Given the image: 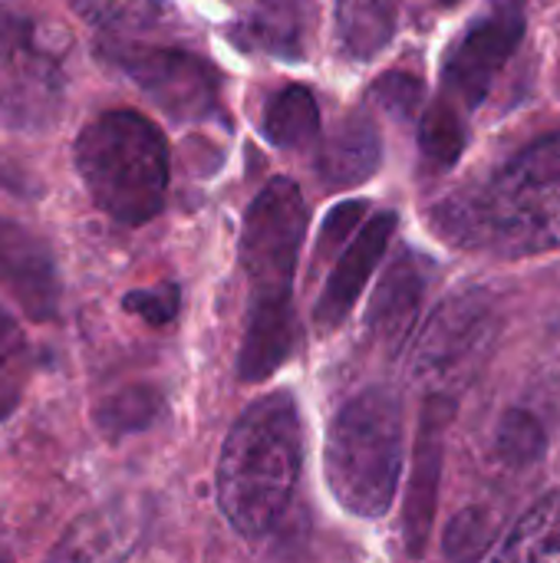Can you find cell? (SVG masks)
Here are the masks:
<instances>
[{"instance_id": "obj_1", "label": "cell", "mask_w": 560, "mask_h": 563, "mask_svg": "<svg viewBox=\"0 0 560 563\" xmlns=\"http://www.w3.org/2000/svg\"><path fill=\"white\" fill-rule=\"evenodd\" d=\"M307 221V198L287 175L271 178L244 214L241 267L248 274V313L238 350L241 383L271 379L300 346L294 274Z\"/></svg>"}, {"instance_id": "obj_2", "label": "cell", "mask_w": 560, "mask_h": 563, "mask_svg": "<svg viewBox=\"0 0 560 563\" xmlns=\"http://www.w3.org/2000/svg\"><path fill=\"white\" fill-rule=\"evenodd\" d=\"M432 228L455 247L531 257L560 247V132L535 142L488 181L432 208Z\"/></svg>"}, {"instance_id": "obj_3", "label": "cell", "mask_w": 560, "mask_h": 563, "mask_svg": "<svg viewBox=\"0 0 560 563\" xmlns=\"http://www.w3.org/2000/svg\"><path fill=\"white\" fill-rule=\"evenodd\" d=\"M304 472V422L290 393H267L254 399L231 426L218 472V505L228 525L248 538H267L297 492Z\"/></svg>"}, {"instance_id": "obj_4", "label": "cell", "mask_w": 560, "mask_h": 563, "mask_svg": "<svg viewBox=\"0 0 560 563\" xmlns=\"http://www.w3.org/2000/svg\"><path fill=\"white\" fill-rule=\"evenodd\" d=\"M76 172L102 214L142 228L162 214L168 195V142L139 112L112 109L96 115L73 145Z\"/></svg>"}, {"instance_id": "obj_5", "label": "cell", "mask_w": 560, "mask_h": 563, "mask_svg": "<svg viewBox=\"0 0 560 563\" xmlns=\"http://www.w3.org/2000/svg\"><path fill=\"white\" fill-rule=\"evenodd\" d=\"M330 495L356 518H383L396 498L403 472V402L386 386H370L347 399L323 445Z\"/></svg>"}, {"instance_id": "obj_6", "label": "cell", "mask_w": 560, "mask_h": 563, "mask_svg": "<svg viewBox=\"0 0 560 563\" xmlns=\"http://www.w3.org/2000/svg\"><path fill=\"white\" fill-rule=\"evenodd\" d=\"M498 336V313L492 300L479 290L449 297L426 323L413 350L416 379L429 383L436 393L469 386L488 363Z\"/></svg>"}, {"instance_id": "obj_7", "label": "cell", "mask_w": 560, "mask_h": 563, "mask_svg": "<svg viewBox=\"0 0 560 563\" xmlns=\"http://www.w3.org/2000/svg\"><path fill=\"white\" fill-rule=\"evenodd\" d=\"M96 56L122 73L145 99H152L175 122H198L215 115L218 73L195 53L145 46L122 36L96 43Z\"/></svg>"}, {"instance_id": "obj_8", "label": "cell", "mask_w": 560, "mask_h": 563, "mask_svg": "<svg viewBox=\"0 0 560 563\" xmlns=\"http://www.w3.org/2000/svg\"><path fill=\"white\" fill-rule=\"evenodd\" d=\"M525 36L521 0H495V10L479 20L446 59V99L459 109H475L488 96L495 76L505 69Z\"/></svg>"}, {"instance_id": "obj_9", "label": "cell", "mask_w": 560, "mask_h": 563, "mask_svg": "<svg viewBox=\"0 0 560 563\" xmlns=\"http://www.w3.org/2000/svg\"><path fill=\"white\" fill-rule=\"evenodd\" d=\"M0 63H3V89L0 109L13 122H36V109H46L56 96V59L36 43V30L30 20L0 10Z\"/></svg>"}, {"instance_id": "obj_10", "label": "cell", "mask_w": 560, "mask_h": 563, "mask_svg": "<svg viewBox=\"0 0 560 563\" xmlns=\"http://www.w3.org/2000/svg\"><path fill=\"white\" fill-rule=\"evenodd\" d=\"M0 290L33 323H50L59 313L63 290L53 251L10 218H0Z\"/></svg>"}, {"instance_id": "obj_11", "label": "cell", "mask_w": 560, "mask_h": 563, "mask_svg": "<svg viewBox=\"0 0 560 563\" xmlns=\"http://www.w3.org/2000/svg\"><path fill=\"white\" fill-rule=\"evenodd\" d=\"M455 416L452 396L432 393L419 435H416V452H413V478H409V495H406V511H403V534L406 548L413 558H422L429 538H432V521H436V505H439V478H442V452H446V429Z\"/></svg>"}, {"instance_id": "obj_12", "label": "cell", "mask_w": 560, "mask_h": 563, "mask_svg": "<svg viewBox=\"0 0 560 563\" xmlns=\"http://www.w3.org/2000/svg\"><path fill=\"white\" fill-rule=\"evenodd\" d=\"M145 511L135 498H112L83 511L53 544L43 563H122L139 544Z\"/></svg>"}, {"instance_id": "obj_13", "label": "cell", "mask_w": 560, "mask_h": 563, "mask_svg": "<svg viewBox=\"0 0 560 563\" xmlns=\"http://www.w3.org/2000/svg\"><path fill=\"white\" fill-rule=\"evenodd\" d=\"M393 231H396V214L383 211V214L370 218L360 234H353V241L337 257V264H333V271L327 277V287L320 290V300L314 307V323L317 327L337 330L350 317V310L356 307L363 287L370 284L373 271L380 267Z\"/></svg>"}, {"instance_id": "obj_14", "label": "cell", "mask_w": 560, "mask_h": 563, "mask_svg": "<svg viewBox=\"0 0 560 563\" xmlns=\"http://www.w3.org/2000/svg\"><path fill=\"white\" fill-rule=\"evenodd\" d=\"M426 287H429V274L422 257L403 251L383 274L366 313V330L383 350L399 353L409 343L426 300Z\"/></svg>"}, {"instance_id": "obj_15", "label": "cell", "mask_w": 560, "mask_h": 563, "mask_svg": "<svg viewBox=\"0 0 560 563\" xmlns=\"http://www.w3.org/2000/svg\"><path fill=\"white\" fill-rule=\"evenodd\" d=\"M383 162V139L376 122L360 109L350 112L340 129L320 145V158H317V175L323 178L327 188L340 191V188H356L363 181H370L376 175Z\"/></svg>"}, {"instance_id": "obj_16", "label": "cell", "mask_w": 560, "mask_h": 563, "mask_svg": "<svg viewBox=\"0 0 560 563\" xmlns=\"http://www.w3.org/2000/svg\"><path fill=\"white\" fill-rule=\"evenodd\" d=\"M314 23L310 0H261L244 20V36L271 56L304 59L307 33Z\"/></svg>"}, {"instance_id": "obj_17", "label": "cell", "mask_w": 560, "mask_h": 563, "mask_svg": "<svg viewBox=\"0 0 560 563\" xmlns=\"http://www.w3.org/2000/svg\"><path fill=\"white\" fill-rule=\"evenodd\" d=\"M399 0H337V33L353 59H373L396 33Z\"/></svg>"}, {"instance_id": "obj_18", "label": "cell", "mask_w": 560, "mask_h": 563, "mask_svg": "<svg viewBox=\"0 0 560 563\" xmlns=\"http://www.w3.org/2000/svg\"><path fill=\"white\" fill-rule=\"evenodd\" d=\"M488 563H560V492L538 501Z\"/></svg>"}, {"instance_id": "obj_19", "label": "cell", "mask_w": 560, "mask_h": 563, "mask_svg": "<svg viewBox=\"0 0 560 563\" xmlns=\"http://www.w3.org/2000/svg\"><path fill=\"white\" fill-rule=\"evenodd\" d=\"M264 139L274 148H307L320 139V106L307 86H284L271 96L261 122Z\"/></svg>"}, {"instance_id": "obj_20", "label": "cell", "mask_w": 560, "mask_h": 563, "mask_svg": "<svg viewBox=\"0 0 560 563\" xmlns=\"http://www.w3.org/2000/svg\"><path fill=\"white\" fill-rule=\"evenodd\" d=\"M158 416H162V393L149 383H132V386L109 393L92 412V419L106 439L145 432Z\"/></svg>"}, {"instance_id": "obj_21", "label": "cell", "mask_w": 560, "mask_h": 563, "mask_svg": "<svg viewBox=\"0 0 560 563\" xmlns=\"http://www.w3.org/2000/svg\"><path fill=\"white\" fill-rule=\"evenodd\" d=\"M76 16L109 36H135L158 30L165 20L162 0H66Z\"/></svg>"}, {"instance_id": "obj_22", "label": "cell", "mask_w": 560, "mask_h": 563, "mask_svg": "<svg viewBox=\"0 0 560 563\" xmlns=\"http://www.w3.org/2000/svg\"><path fill=\"white\" fill-rule=\"evenodd\" d=\"M469 142L462 109L452 99H439L426 109L419 125V152L432 168H452Z\"/></svg>"}, {"instance_id": "obj_23", "label": "cell", "mask_w": 560, "mask_h": 563, "mask_svg": "<svg viewBox=\"0 0 560 563\" xmlns=\"http://www.w3.org/2000/svg\"><path fill=\"white\" fill-rule=\"evenodd\" d=\"M30 379V350L13 323V317L0 307V422L20 406Z\"/></svg>"}, {"instance_id": "obj_24", "label": "cell", "mask_w": 560, "mask_h": 563, "mask_svg": "<svg viewBox=\"0 0 560 563\" xmlns=\"http://www.w3.org/2000/svg\"><path fill=\"white\" fill-rule=\"evenodd\" d=\"M495 538V518L488 508H465L446 531V554L452 563H479Z\"/></svg>"}, {"instance_id": "obj_25", "label": "cell", "mask_w": 560, "mask_h": 563, "mask_svg": "<svg viewBox=\"0 0 560 563\" xmlns=\"http://www.w3.org/2000/svg\"><path fill=\"white\" fill-rule=\"evenodd\" d=\"M498 455L508 462V465H531V462H538L541 455H545V445H548V439H545V429H541V422L531 416V412H521V409H515V412H508L505 419H502V426H498Z\"/></svg>"}, {"instance_id": "obj_26", "label": "cell", "mask_w": 560, "mask_h": 563, "mask_svg": "<svg viewBox=\"0 0 560 563\" xmlns=\"http://www.w3.org/2000/svg\"><path fill=\"white\" fill-rule=\"evenodd\" d=\"M122 310L145 320L149 327H168L182 310V290L175 284H158L145 290H132L122 297Z\"/></svg>"}, {"instance_id": "obj_27", "label": "cell", "mask_w": 560, "mask_h": 563, "mask_svg": "<svg viewBox=\"0 0 560 563\" xmlns=\"http://www.w3.org/2000/svg\"><path fill=\"white\" fill-rule=\"evenodd\" d=\"M426 86L422 79L409 76V73H386L376 86H373V99L396 119H413L422 106Z\"/></svg>"}, {"instance_id": "obj_28", "label": "cell", "mask_w": 560, "mask_h": 563, "mask_svg": "<svg viewBox=\"0 0 560 563\" xmlns=\"http://www.w3.org/2000/svg\"><path fill=\"white\" fill-rule=\"evenodd\" d=\"M363 211H366V205H363V201H343V205H337V208L327 214L323 228H320L317 257H330L337 247H347V238L356 231V224H360Z\"/></svg>"}]
</instances>
